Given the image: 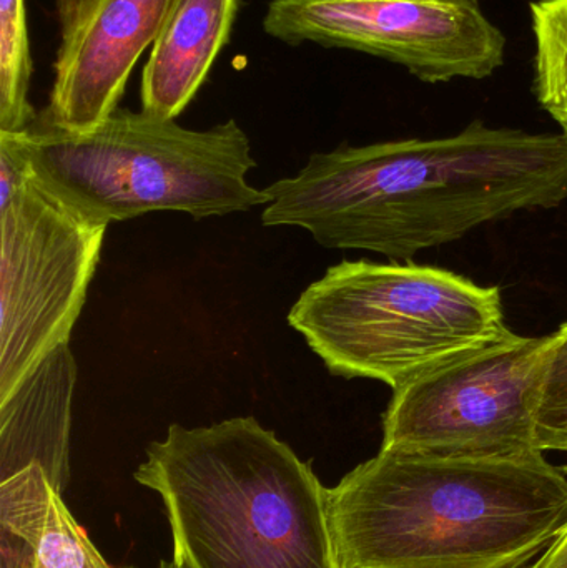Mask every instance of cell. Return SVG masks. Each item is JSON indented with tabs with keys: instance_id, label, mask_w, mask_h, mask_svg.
Here are the masks:
<instances>
[{
	"instance_id": "8",
	"label": "cell",
	"mask_w": 567,
	"mask_h": 568,
	"mask_svg": "<svg viewBox=\"0 0 567 568\" xmlns=\"http://www.w3.org/2000/svg\"><path fill=\"white\" fill-rule=\"evenodd\" d=\"M262 26L288 45L378 57L429 85L489 79L508 43L482 0H270Z\"/></svg>"
},
{
	"instance_id": "2",
	"label": "cell",
	"mask_w": 567,
	"mask_h": 568,
	"mask_svg": "<svg viewBox=\"0 0 567 568\" xmlns=\"http://www.w3.org/2000/svg\"><path fill=\"white\" fill-rule=\"evenodd\" d=\"M338 568H519L567 523V474L545 453L379 449L328 489Z\"/></svg>"
},
{
	"instance_id": "9",
	"label": "cell",
	"mask_w": 567,
	"mask_h": 568,
	"mask_svg": "<svg viewBox=\"0 0 567 568\" xmlns=\"http://www.w3.org/2000/svg\"><path fill=\"white\" fill-rule=\"evenodd\" d=\"M172 0H55L60 43L53 60L50 123L85 133L105 122L136 62L152 49Z\"/></svg>"
},
{
	"instance_id": "12",
	"label": "cell",
	"mask_w": 567,
	"mask_h": 568,
	"mask_svg": "<svg viewBox=\"0 0 567 568\" xmlns=\"http://www.w3.org/2000/svg\"><path fill=\"white\" fill-rule=\"evenodd\" d=\"M0 529L26 542V568H117L93 546L42 467H26L0 483Z\"/></svg>"
},
{
	"instance_id": "6",
	"label": "cell",
	"mask_w": 567,
	"mask_h": 568,
	"mask_svg": "<svg viewBox=\"0 0 567 568\" xmlns=\"http://www.w3.org/2000/svg\"><path fill=\"white\" fill-rule=\"evenodd\" d=\"M553 334L512 329L393 390L382 449L506 457L536 449V406Z\"/></svg>"
},
{
	"instance_id": "11",
	"label": "cell",
	"mask_w": 567,
	"mask_h": 568,
	"mask_svg": "<svg viewBox=\"0 0 567 568\" xmlns=\"http://www.w3.org/2000/svg\"><path fill=\"white\" fill-rule=\"evenodd\" d=\"M77 367L69 344L53 351L7 403L0 404V477L42 467L63 493L69 480L70 406Z\"/></svg>"
},
{
	"instance_id": "7",
	"label": "cell",
	"mask_w": 567,
	"mask_h": 568,
	"mask_svg": "<svg viewBox=\"0 0 567 568\" xmlns=\"http://www.w3.org/2000/svg\"><path fill=\"white\" fill-rule=\"evenodd\" d=\"M105 233L37 185L32 173L0 205V404L69 344Z\"/></svg>"
},
{
	"instance_id": "1",
	"label": "cell",
	"mask_w": 567,
	"mask_h": 568,
	"mask_svg": "<svg viewBox=\"0 0 567 568\" xmlns=\"http://www.w3.org/2000/svg\"><path fill=\"white\" fill-rule=\"evenodd\" d=\"M265 226L393 262L567 200V136L473 122L452 136L340 146L266 189Z\"/></svg>"
},
{
	"instance_id": "5",
	"label": "cell",
	"mask_w": 567,
	"mask_h": 568,
	"mask_svg": "<svg viewBox=\"0 0 567 568\" xmlns=\"http://www.w3.org/2000/svg\"><path fill=\"white\" fill-rule=\"evenodd\" d=\"M288 323L330 373L393 390L509 331L498 286L413 263L332 266L303 291Z\"/></svg>"
},
{
	"instance_id": "14",
	"label": "cell",
	"mask_w": 567,
	"mask_h": 568,
	"mask_svg": "<svg viewBox=\"0 0 567 568\" xmlns=\"http://www.w3.org/2000/svg\"><path fill=\"white\" fill-rule=\"evenodd\" d=\"M529 17L535 37L533 89L567 136V0H533Z\"/></svg>"
},
{
	"instance_id": "15",
	"label": "cell",
	"mask_w": 567,
	"mask_h": 568,
	"mask_svg": "<svg viewBox=\"0 0 567 568\" xmlns=\"http://www.w3.org/2000/svg\"><path fill=\"white\" fill-rule=\"evenodd\" d=\"M536 449L567 453V323L553 333L536 406Z\"/></svg>"
},
{
	"instance_id": "17",
	"label": "cell",
	"mask_w": 567,
	"mask_h": 568,
	"mask_svg": "<svg viewBox=\"0 0 567 568\" xmlns=\"http://www.w3.org/2000/svg\"><path fill=\"white\" fill-rule=\"evenodd\" d=\"M160 568H189V567L182 566V564L175 562V560H162V562H160Z\"/></svg>"
},
{
	"instance_id": "16",
	"label": "cell",
	"mask_w": 567,
	"mask_h": 568,
	"mask_svg": "<svg viewBox=\"0 0 567 568\" xmlns=\"http://www.w3.org/2000/svg\"><path fill=\"white\" fill-rule=\"evenodd\" d=\"M529 568H567V523L548 549Z\"/></svg>"
},
{
	"instance_id": "3",
	"label": "cell",
	"mask_w": 567,
	"mask_h": 568,
	"mask_svg": "<svg viewBox=\"0 0 567 568\" xmlns=\"http://www.w3.org/2000/svg\"><path fill=\"white\" fill-rule=\"evenodd\" d=\"M133 473L159 494L189 568H338L328 487L255 417L172 424Z\"/></svg>"
},
{
	"instance_id": "4",
	"label": "cell",
	"mask_w": 567,
	"mask_h": 568,
	"mask_svg": "<svg viewBox=\"0 0 567 568\" xmlns=\"http://www.w3.org/2000/svg\"><path fill=\"white\" fill-rule=\"evenodd\" d=\"M12 135L37 185L95 225L162 210L212 219L273 200L246 183L256 162L235 120L190 130L143 110L117 109L97 129L72 133L40 113Z\"/></svg>"
},
{
	"instance_id": "10",
	"label": "cell",
	"mask_w": 567,
	"mask_h": 568,
	"mask_svg": "<svg viewBox=\"0 0 567 568\" xmlns=\"http://www.w3.org/2000/svg\"><path fill=\"white\" fill-rule=\"evenodd\" d=\"M240 0H172L140 80L142 110L175 120L229 43Z\"/></svg>"
},
{
	"instance_id": "13",
	"label": "cell",
	"mask_w": 567,
	"mask_h": 568,
	"mask_svg": "<svg viewBox=\"0 0 567 568\" xmlns=\"http://www.w3.org/2000/svg\"><path fill=\"white\" fill-rule=\"evenodd\" d=\"M32 73L27 0H0V132H23L39 116L29 99Z\"/></svg>"
}]
</instances>
